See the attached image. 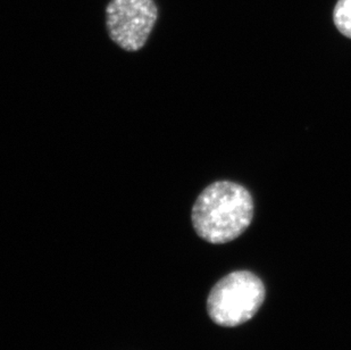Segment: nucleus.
Returning <instances> with one entry per match:
<instances>
[{
    "label": "nucleus",
    "instance_id": "4",
    "mask_svg": "<svg viewBox=\"0 0 351 350\" xmlns=\"http://www.w3.org/2000/svg\"><path fill=\"white\" fill-rule=\"evenodd\" d=\"M333 22L340 34L351 39V0H338L333 10Z\"/></svg>",
    "mask_w": 351,
    "mask_h": 350
},
{
    "label": "nucleus",
    "instance_id": "3",
    "mask_svg": "<svg viewBox=\"0 0 351 350\" xmlns=\"http://www.w3.org/2000/svg\"><path fill=\"white\" fill-rule=\"evenodd\" d=\"M158 19L154 0H110L106 8V25L110 39L126 51H136L146 45Z\"/></svg>",
    "mask_w": 351,
    "mask_h": 350
},
{
    "label": "nucleus",
    "instance_id": "2",
    "mask_svg": "<svg viewBox=\"0 0 351 350\" xmlns=\"http://www.w3.org/2000/svg\"><path fill=\"white\" fill-rule=\"evenodd\" d=\"M262 280L248 271L230 273L214 285L207 310L213 322L221 327H239L252 320L265 301Z\"/></svg>",
    "mask_w": 351,
    "mask_h": 350
},
{
    "label": "nucleus",
    "instance_id": "1",
    "mask_svg": "<svg viewBox=\"0 0 351 350\" xmlns=\"http://www.w3.org/2000/svg\"><path fill=\"white\" fill-rule=\"evenodd\" d=\"M254 199L248 189L217 181L202 190L193 207V228L205 242L222 245L239 238L252 224Z\"/></svg>",
    "mask_w": 351,
    "mask_h": 350
}]
</instances>
